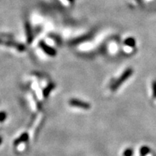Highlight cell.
Listing matches in <instances>:
<instances>
[{"instance_id": "cell-8", "label": "cell", "mask_w": 156, "mask_h": 156, "mask_svg": "<svg viewBox=\"0 0 156 156\" xmlns=\"http://www.w3.org/2000/svg\"><path fill=\"white\" fill-rule=\"evenodd\" d=\"M152 95L154 98H156V80H154L152 83Z\"/></svg>"}, {"instance_id": "cell-11", "label": "cell", "mask_w": 156, "mask_h": 156, "mask_svg": "<svg viewBox=\"0 0 156 156\" xmlns=\"http://www.w3.org/2000/svg\"><path fill=\"white\" fill-rule=\"evenodd\" d=\"M1 137H0V142H1Z\"/></svg>"}, {"instance_id": "cell-2", "label": "cell", "mask_w": 156, "mask_h": 156, "mask_svg": "<svg viewBox=\"0 0 156 156\" xmlns=\"http://www.w3.org/2000/svg\"><path fill=\"white\" fill-rule=\"evenodd\" d=\"M70 104L73 106L78 107V108H82L84 109H89L90 108V103L84 102L83 100H78V99H72L70 100Z\"/></svg>"}, {"instance_id": "cell-7", "label": "cell", "mask_w": 156, "mask_h": 156, "mask_svg": "<svg viewBox=\"0 0 156 156\" xmlns=\"http://www.w3.org/2000/svg\"><path fill=\"white\" fill-rule=\"evenodd\" d=\"M125 43L126 44L128 45V46H134L135 44V40L133 39V38H128L127 40H126Z\"/></svg>"}, {"instance_id": "cell-3", "label": "cell", "mask_w": 156, "mask_h": 156, "mask_svg": "<svg viewBox=\"0 0 156 156\" xmlns=\"http://www.w3.org/2000/svg\"><path fill=\"white\" fill-rule=\"evenodd\" d=\"M40 45H41V47L42 49H43V51L48 55H49V56H55L56 54V51L54 48L48 46V45L43 43V42H41Z\"/></svg>"}, {"instance_id": "cell-5", "label": "cell", "mask_w": 156, "mask_h": 156, "mask_svg": "<svg viewBox=\"0 0 156 156\" xmlns=\"http://www.w3.org/2000/svg\"><path fill=\"white\" fill-rule=\"evenodd\" d=\"M150 152V149L147 146H143L141 147L140 149V154L141 156H146L147 154H149Z\"/></svg>"}, {"instance_id": "cell-4", "label": "cell", "mask_w": 156, "mask_h": 156, "mask_svg": "<svg viewBox=\"0 0 156 156\" xmlns=\"http://www.w3.org/2000/svg\"><path fill=\"white\" fill-rule=\"evenodd\" d=\"M26 35H27V38H28V41L29 42V43H31V42L32 41L31 28L28 24L26 25Z\"/></svg>"}, {"instance_id": "cell-6", "label": "cell", "mask_w": 156, "mask_h": 156, "mask_svg": "<svg viewBox=\"0 0 156 156\" xmlns=\"http://www.w3.org/2000/svg\"><path fill=\"white\" fill-rule=\"evenodd\" d=\"M134 154V150H132V148L129 147V148H127L125 150V152H123V155L124 156H132Z\"/></svg>"}, {"instance_id": "cell-1", "label": "cell", "mask_w": 156, "mask_h": 156, "mask_svg": "<svg viewBox=\"0 0 156 156\" xmlns=\"http://www.w3.org/2000/svg\"><path fill=\"white\" fill-rule=\"evenodd\" d=\"M132 73H133V70H132V68L127 69V70L124 72L123 74L121 75L120 78H119L114 83V85H112L111 87V90H114H114H116L117 89L119 88L121 85H122V84L125 83L127 79L130 78L131 75H132Z\"/></svg>"}, {"instance_id": "cell-10", "label": "cell", "mask_w": 156, "mask_h": 156, "mask_svg": "<svg viewBox=\"0 0 156 156\" xmlns=\"http://www.w3.org/2000/svg\"><path fill=\"white\" fill-rule=\"evenodd\" d=\"M68 1H73L74 0H68Z\"/></svg>"}, {"instance_id": "cell-9", "label": "cell", "mask_w": 156, "mask_h": 156, "mask_svg": "<svg viewBox=\"0 0 156 156\" xmlns=\"http://www.w3.org/2000/svg\"><path fill=\"white\" fill-rule=\"evenodd\" d=\"M5 117H6L5 116V114H4V113L0 114V121L4 119H5Z\"/></svg>"}]
</instances>
